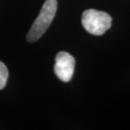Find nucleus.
Here are the masks:
<instances>
[{"label": "nucleus", "instance_id": "1", "mask_svg": "<svg viewBox=\"0 0 130 130\" xmlns=\"http://www.w3.org/2000/svg\"><path fill=\"white\" fill-rule=\"evenodd\" d=\"M56 9V0H46L27 35L26 38L28 42L36 41L44 34L55 17Z\"/></svg>", "mask_w": 130, "mask_h": 130}, {"label": "nucleus", "instance_id": "2", "mask_svg": "<svg viewBox=\"0 0 130 130\" xmlns=\"http://www.w3.org/2000/svg\"><path fill=\"white\" fill-rule=\"evenodd\" d=\"M112 18L109 14L96 9H87L82 15V25L92 35L102 36L111 27Z\"/></svg>", "mask_w": 130, "mask_h": 130}, {"label": "nucleus", "instance_id": "3", "mask_svg": "<svg viewBox=\"0 0 130 130\" xmlns=\"http://www.w3.org/2000/svg\"><path fill=\"white\" fill-rule=\"evenodd\" d=\"M75 59L66 51H60L55 59L54 72L56 77L62 82L67 83L71 80L74 74Z\"/></svg>", "mask_w": 130, "mask_h": 130}, {"label": "nucleus", "instance_id": "4", "mask_svg": "<svg viewBox=\"0 0 130 130\" xmlns=\"http://www.w3.org/2000/svg\"><path fill=\"white\" fill-rule=\"evenodd\" d=\"M8 70L6 65L0 61V90H2L5 87L8 79Z\"/></svg>", "mask_w": 130, "mask_h": 130}]
</instances>
